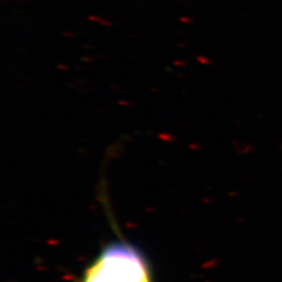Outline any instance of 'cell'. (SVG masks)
<instances>
[{
    "mask_svg": "<svg viewBox=\"0 0 282 282\" xmlns=\"http://www.w3.org/2000/svg\"><path fill=\"white\" fill-rule=\"evenodd\" d=\"M83 282H152L141 253L126 244H113L85 272Z\"/></svg>",
    "mask_w": 282,
    "mask_h": 282,
    "instance_id": "cell-1",
    "label": "cell"
}]
</instances>
